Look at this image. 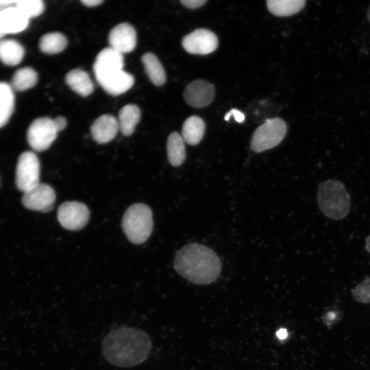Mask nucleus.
<instances>
[{
    "label": "nucleus",
    "mask_w": 370,
    "mask_h": 370,
    "mask_svg": "<svg viewBox=\"0 0 370 370\" xmlns=\"http://www.w3.org/2000/svg\"><path fill=\"white\" fill-rule=\"evenodd\" d=\"M101 348L104 358L110 364L130 367L138 365L147 358L151 342L149 336L141 330L121 327L105 336Z\"/></svg>",
    "instance_id": "obj_1"
},
{
    "label": "nucleus",
    "mask_w": 370,
    "mask_h": 370,
    "mask_svg": "<svg viewBox=\"0 0 370 370\" xmlns=\"http://www.w3.org/2000/svg\"><path fill=\"white\" fill-rule=\"evenodd\" d=\"M174 267L180 275L190 282L208 284L218 278L221 264L212 249L201 244L190 243L177 252Z\"/></svg>",
    "instance_id": "obj_2"
},
{
    "label": "nucleus",
    "mask_w": 370,
    "mask_h": 370,
    "mask_svg": "<svg viewBox=\"0 0 370 370\" xmlns=\"http://www.w3.org/2000/svg\"><path fill=\"white\" fill-rule=\"evenodd\" d=\"M123 55L111 47L103 49L96 56L93 71L99 85L108 94L121 95L134 83L133 75L123 70Z\"/></svg>",
    "instance_id": "obj_3"
},
{
    "label": "nucleus",
    "mask_w": 370,
    "mask_h": 370,
    "mask_svg": "<svg viewBox=\"0 0 370 370\" xmlns=\"http://www.w3.org/2000/svg\"><path fill=\"white\" fill-rule=\"evenodd\" d=\"M317 201L321 212L333 220L344 219L349 212V195L339 180H328L321 182L317 189Z\"/></svg>",
    "instance_id": "obj_4"
},
{
    "label": "nucleus",
    "mask_w": 370,
    "mask_h": 370,
    "mask_svg": "<svg viewBox=\"0 0 370 370\" xmlns=\"http://www.w3.org/2000/svg\"><path fill=\"white\" fill-rule=\"evenodd\" d=\"M121 225L130 241L141 244L147 240L152 232V212L145 204H133L125 212Z\"/></svg>",
    "instance_id": "obj_5"
},
{
    "label": "nucleus",
    "mask_w": 370,
    "mask_h": 370,
    "mask_svg": "<svg viewBox=\"0 0 370 370\" xmlns=\"http://www.w3.org/2000/svg\"><path fill=\"white\" fill-rule=\"evenodd\" d=\"M286 131V124L282 119L266 120L253 134L251 140V149L259 153L273 148L284 139Z\"/></svg>",
    "instance_id": "obj_6"
},
{
    "label": "nucleus",
    "mask_w": 370,
    "mask_h": 370,
    "mask_svg": "<svg viewBox=\"0 0 370 370\" xmlns=\"http://www.w3.org/2000/svg\"><path fill=\"white\" fill-rule=\"evenodd\" d=\"M40 162L32 151H25L18 157L16 168V185L25 193L38 185L40 182Z\"/></svg>",
    "instance_id": "obj_7"
},
{
    "label": "nucleus",
    "mask_w": 370,
    "mask_h": 370,
    "mask_svg": "<svg viewBox=\"0 0 370 370\" xmlns=\"http://www.w3.org/2000/svg\"><path fill=\"white\" fill-rule=\"evenodd\" d=\"M58 131L53 119L40 117L34 120L27 132V139L30 147L36 151L47 149L57 136Z\"/></svg>",
    "instance_id": "obj_8"
},
{
    "label": "nucleus",
    "mask_w": 370,
    "mask_h": 370,
    "mask_svg": "<svg viewBox=\"0 0 370 370\" xmlns=\"http://www.w3.org/2000/svg\"><path fill=\"white\" fill-rule=\"evenodd\" d=\"M90 212L87 206L79 201H66L58 210V219L61 225L69 230L82 229L88 223Z\"/></svg>",
    "instance_id": "obj_9"
},
{
    "label": "nucleus",
    "mask_w": 370,
    "mask_h": 370,
    "mask_svg": "<svg viewBox=\"0 0 370 370\" xmlns=\"http://www.w3.org/2000/svg\"><path fill=\"white\" fill-rule=\"evenodd\" d=\"M182 45L189 53L206 55L217 49L218 38L209 29H197L185 36Z\"/></svg>",
    "instance_id": "obj_10"
},
{
    "label": "nucleus",
    "mask_w": 370,
    "mask_h": 370,
    "mask_svg": "<svg viewBox=\"0 0 370 370\" xmlns=\"http://www.w3.org/2000/svg\"><path fill=\"white\" fill-rule=\"evenodd\" d=\"M56 200V193L49 185L39 183L23 193L22 203L27 209L42 212L50 211Z\"/></svg>",
    "instance_id": "obj_11"
},
{
    "label": "nucleus",
    "mask_w": 370,
    "mask_h": 370,
    "mask_svg": "<svg viewBox=\"0 0 370 370\" xmlns=\"http://www.w3.org/2000/svg\"><path fill=\"white\" fill-rule=\"evenodd\" d=\"M136 38L134 27L127 23H122L114 26L108 36L110 47L123 55L135 49Z\"/></svg>",
    "instance_id": "obj_12"
},
{
    "label": "nucleus",
    "mask_w": 370,
    "mask_h": 370,
    "mask_svg": "<svg viewBox=\"0 0 370 370\" xmlns=\"http://www.w3.org/2000/svg\"><path fill=\"white\" fill-rule=\"evenodd\" d=\"M214 97L212 84L203 79H197L190 83L184 91L186 102L193 108H204L208 106Z\"/></svg>",
    "instance_id": "obj_13"
},
{
    "label": "nucleus",
    "mask_w": 370,
    "mask_h": 370,
    "mask_svg": "<svg viewBox=\"0 0 370 370\" xmlns=\"http://www.w3.org/2000/svg\"><path fill=\"white\" fill-rule=\"evenodd\" d=\"M119 130L118 120L110 114L99 116L90 127L92 138L99 144L108 143L113 140Z\"/></svg>",
    "instance_id": "obj_14"
},
{
    "label": "nucleus",
    "mask_w": 370,
    "mask_h": 370,
    "mask_svg": "<svg viewBox=\"0 0 370 370\" xmlns=\"http://www.w3.org/2000/svg\"><path fill=\"white\" fill-rule=\"evenodd\" d=\"M29 19L14 5L0 11V36L25 29Z\"/></svg>",
    "instance_id": "obj_15"
},
{
    "label": "nucleus",
    "mask_w": 370,
    "mask_h": 370,
    "mask_svg": "<svg viewBox=\"0 0 370 370\" xmlns=\"http://www.w3.org/2000/svg\"><path fill=\"white\" fill-rule=\"evenodd\" d=\"M65 82L73 91L82 97H86L94 90V84L89 75L81 69L69 71L65 76Z\"/></svg>",
    "instance_id": "obj_16"
},
{
    "label": "nucleus",
    "mask_w": 370,
    "mask_h": 370,
    "mask_svg": "<svg viewBox=\"0 0 370 370\" xmlns=\"http://www.w3.org/2000/svg\"><path fill=\"white\" fill-rule=\"evenodd\" d=\"M140 120V110L135 104H127L119 112V130L125 136H130Z\"/></svg>",
    "instance_id": "obj_17"
},
{
    "label": "nucleus",
    "mask_w": 370,
    "mask_h": 370,
    "mask_svg": "<svg viewBox=\"0 0 370 370\" xmlns=\"http://www.w3.org/2000/svg\"><path fill=\"white\" fill-rule=\"evenodd\" d=\"M205 123L197 116L188 117L183 123L182 136L186 143L190 145L198 144L205 132Z\"/></svg>",
    "instance_id": "obj_18"
},
{
    "label": "nucleus",
    "mask_w": 370,
    "mask_h": 370,
    "mask_svg": "<svg viewBox=\"0 0 370 370\" xmlns=\"http://www.w3.org/2000/svg\"><path fill=\"white\" fill-rule=\"evenodd\" d=\"M141 61L146 74L150 81L156 86H161L166 82V73L158 57L148 52L143 55Z\"/></svg>",
    "instance_id": "obj_19"
},
{
    "label": "nucleus",
    "mask_w": 370,
    "mask_h": 370,
    "mask_svg": "<svg viewBox=\"0 0 370 370\" xmlns=\"http://www.w3.org/2000/svg\"><path fill=\"white\" fill-rule=\"evenodd\" d=\"M24 49L17 41L12 39L0 40V60L8 66L19 64L24 56Z\"/></svg>",
    "instance_id": "obj_20"
},
{
    "label": "nucleus",
    "mask_w": 370,
    "mask_h": 370,
    "mask_svg": "<svg viewBox=\"0 0 370 370\" xmlns=\"http://www.w3.org/2000/svg\"><path fill=\"white\" fill-rule=\"evenodd\" d=\"M167 156L169 162L173 166L181 165L186 158L184 140L176 132H172L168 137L166 143Z\"/></svg>",
    "instance_id": "obj_21"
},
{
    "label": "nucleus",
    "mask_w": 370,
    "mask_h": 370,
    "mask_svg": "<svg viewBox=\"0 0 370 370\" xmlns=\"http://www.w3.org/2000/svg\"><path fill=\"white\" fill-rule=\"evenodd\" d=\"M14 108V90L10 84L0 82V128L8 123Z\"/></svg>",
    "instance_id": "obj_22"
},
{
    "label": "nucleus",
    "mask_w": 370,
    "mask_h": 370,
    "mask_svg": "<svg viewBox=\"0 0 370 370\" xmlns=\"http://www.w3.org/2000/svg\"><path fill=\"white\" fill-rule=\"evenodd\" d=\"M304 0H269L267 8L271 13L278 16H288L299 12L305 5Z\"/></svg>",
    "instance_id": "obj_23"
},
{
    "label": "nucleus",
    "mask_w": 370,
    "mask_h": 370,
    "mask_svg": "<svg viewBox=\"0 0 370 370\" xmlns=\"http://www.w3.org/2000/svg\"><path fill=\"white\" fill-rule=\"evenodd\" d=\"M67 44V38L64 34L60 32H50L40 38L39 48L45 53L56 54L62 51Z\"/></svg>",
    "instance_id": "obj_24"
},
{
    "label": "nucleus",
    "mask_w": 370,
    "mask_h": 370,
    "mask_svg": "<svg viewBox=\"0 0 370 370\" xmlns=\"http://www.w3.org/2000/svg\"><path fill=\"white\" fill-rule=\"evenodd\" d=\"M37 81L36 72L30 67H25L16 71L10 85L13 90L23 91L34 86Z\"/></svg>",
    "instance_id": "obj_25"
},
{
    "label": "nucleus",
    "mask_w": 370,
    "mask_h": 370,
    "mask_svg": "<svg viewBox=\"0 0 370 370\" xmlns=\"http://www.w3.org/2000/svg\"><path fill=\"white\" fill-rule=\"evenodd\" d=\"M15 6L28 19L39 16L45 10V4L41 0L16 1Z\"/></svg>",
    "instance_id": "obj_26"
},
{
    "label": "nucleus",
    "mask_w": 370,
    "mask_h": 370,
    "mask_svg": "<svg viewBox=\"0 0 370 370\" xmlns=\"http://www.w3.org/2000/svg\"><path fill=\"white\" fill-rule=\"evenodd\" d=\"M354 299L359 303H370V276L366 277L360 283L352 289Z\"/></svg>",
    "instance_id": "obj_27"
},
{
    "label": "nucleus",
    "mask_w": 370,
    "mask_h": 370,
    "mask_svg": "<svg viewBox=\"0 0 370 370\" xmlns=\"http://www.w3.org/2000/svg\"><path fill=\"white\" fill-rule=\"evenodd\" d=\"M180 2L186 8L195 9L202 6L207 0H181Z\"/></svg>",
    "instance_id": "obj_28"
},
{
    "label": "nucleus",
    "mask_w": 370,
    "mask_h": 370,
    "mask_svg": "<svg viewBox=\"0 0 370 370\" xmlns=\"http://www.w3.org/2000/svg\"><path fill=\"white\" fill-rule=\"evenodd\" d=\"M231 115H233L235 120L238 123H242L245 120V114L236 109H232L230 112L227 113L225 119L229 121Z\"/></svg>",
    "instance_id": "obj_29"
},
{
    "label": "nucleus",
    "mask_w": 370,
    "mask_h": 370,
    "mask_svg": "<svg viewBox=\"0 0 370 370\" xmlns=\"http://www.w3.org/2000/svg\"><path fill=\"white\" fill-rule=\"evenodd\" d=\"M53 121L58 132L64 130L67 125L66 119L63 116H58Z\"/></svg>",
    "instance_id": "obj_30"
},
{
    "label": "nucleus",
    "mask_w": 370,
    "mask_h": 370,
    "mask_svg": "<svg viewBox=\"0 0 370 370\" xmlns=\"http://www.w3.org/2000/svg\"><path fill=\"white\" fill-rule=\"evenodd\" d=\"M82 3H83L86 7H95L101 4L103 0H81Z\"/></svg>",
    "instance_id": "obj_31"
},
{
    "label": "nucleus",
    "mask_w": 370,
    "mask_h": 370,
    "mask_svg": "<svg viewBox=\"0 0 370 370\" xmlns=\"http://www.w3.org/2000/svg\"><path fill=\"white\" fill-rule=\"evenodd\" d=\"M16 1L0 0V11L10 6L15 5Z\"/></svg>",
    "instance_id": "obj_32"
},
{
    "label": "nucleus",
    "mask_w": 370,
    "mask_h": 370,
    "mask_svg": "<svg viewBox=\"0 0 370 370\" xmlns=\"http://www.w3.org/2000/svg\"><path fill=\"white\" fill-rule=\"evenodd\" d=\"M276 335L279 339L283 340L288 336V332L286 329L281 328L276 332Z\"/></svg>",
    "instance_id": "obj_33"
},
{
    "label": "nucleus",
    "mask_w": 370,
    "mask_h": 370,
    "mask_svg": "<svg viewBox=\"0 0 370 370\" xmlns=\"http://www.w3.org/2000/svg\"><path fill=\"white\" fill-rule=\"evenodd\" d=\"M365 249L370 253V234L365 238Z\"/></svg>",
    "instance_id": "obj_34"
},
{
    "label": "nucleus",
    "mask_w": 370,
    "mask_h": 370,
    "mask_svg": "<svg viewBox=\"0 0 370 370\" xmlns=\"http://www.w3.org/2000/svg\"><path fill=\"white\" fill-rule=\"evenodd\" d=\"M367 16L368 21L370 23V5H369V8L367 9Z\"/></svg>",
    "instance_id": "obj_35"
},
{
    "label": "nucleus",
    "mask_w": 370,
    "mask_h": 370,
    "mask_svg": "<svg viewBox=\"0 0 370 370\" xmlns=\"http://www.w3.org/2000/svg\"><path fill=\"white\" fill-rule=\"evenodd\" d=\"M0 38H1V36H0Z\"/></svg>",
    "instance_id": "obj_36"
}]
</instances>
